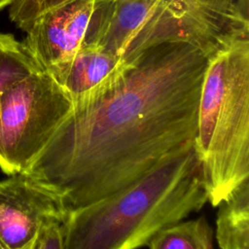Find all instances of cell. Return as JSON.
<instances>
[{
    "mask_svg": "<svg viewBox=\"0 0 249 249\" xmlns=\"http://www.w3.org/2000/svg\"><path fill=\"white\" fill-rule=\"evenodd\" d=\"M0 249H2V248H1V246H0Z\"/></svg>",
    "mask_w": 249,
    "mask_h": 249,
    "instance_id": "2e32d148",
    "label": "cell"
},
{
    "mask_svg": "<svg viewBox=\"0 0 249 249\" xmlns=\"http://www.w3.org/2000/svg\"><path fill=\"white\" fill-rule=\"evenodd\" d=\"M95 0H69L38 17L23 45L40 68L61 87L80 50Z\"/></svg>",
    "mask_w": 249,
    "mask_h": 249,
    "instance_id": "52a82bcc",
    "label": "cell"
},
{
    "mask_svg": "<svg viewBox=\"0 0 249 249\" xmlns=\"http://www.w3.org/2000/svg\"><path fill=\"white\" fill-rule=\"evenodd\" d=\"M36 249H63L61 223L51 222L44 227Z\"/></svg>",
    "mask_w": 249,
    "mask_h": 249,
    "instance_id": "5bb4252c",
    "label": "cell"
},
{
    "mask_svg": "<svg viewBox=\"0 0 249 249\" xmlns=\"http://www.w3.org/2000/svg\"><path fill=\"white\" fill-rule=\"evenodd\" d=\"M164 9L179 40L209 60L249 39V0H164Z\"/></svg>",
    "mask_w": 249,
    "mask_h": 249,
    "instance_id": "8992f818",
    "label": "cell"
},
{
    "mask_svg": "<svg viewBox=\"0 0 249 249\" xmlns=\"http://www.w3.org/2000/svg\"><path fill=\"white\" fill-rule=\"evenodd\" d=\"M216 238L221 249H249V179L219 205Z\"/></svg>",
    "mask_w": 249,
    "mask_h": 249,
    "instance_id": "30bf717a",
    "label": "cell"
},
{
    "mask_svg": "<svg viewBox=\"0 0 249 249\" xmlns=\"http://www.w3.org/2000/svg\"><path fill=\"white\" fill-rule=\"evenodd\" d=\"M209 58L185 42L154 45L74 105L23 171L68 210L116 193L195 139Z\"/></svg>",
    "mask_w": 249,
    "mask_h": 249,
    "instance_id": "6da1fadb",
    "label": "cell"
},
{
    "mask_svg": "<svg viewBox=\"0 0 249 249\" xmlns=\"http://www.w3.org/2000/svg\"><path fill=\"white\" fill-rule=\"evenodd\" d=\"M161 0H95L84 36L92 46L122 57Z\"/></svg>",
    "mask_w": 249,
    "mask_h": 249,
    "instance_id": "ba28073f",
    "label": "cell"
},
{
    "mask_svg": "<svg viewBox=\"0 0 249 249\" xmlns=\"http://www.w3.org/2000/svg\"><path fill=\"white\" fill-rule=\"evenodd\" d=\"M72 109L65 89L43 70L9 85L0 102L1 171H25Z\"/></svg>",
    "mask_w": 249,
    "mask_h": 249,
    "instance_id": "277c9868",
    "label": "cell"
},
{
    "mask_svg": "<svg viewBox=\"0 0 249 249\" xmlns=\"http://www.w3.org/2000/svg\"><path fill=\"white\" fill-rule=\"evenodd\" d=\"M39 70L42 69L22 42L13 34L0 32V102L9 85Z\"/></svg>",
    "mask_w": 249,
    "mask_h": 249,
    "instance_id": "7c38bea8",
    "label": "cell"
},
{
    "mask_svg": "<svg viewBox=\"0 0 249 249\" xmlns=\"http://www.w3.org/2000/svg\"><path fill=\"white\" fill-rule=\"evenodd\" d=\"M207 201L193 139L122 190L68 210L61 223L63 249H138Z\"/></svg>",
    "mask_w": 249,
    "mask_h": 249,
    "instance_id": "7a4b0ae2",
    "label": "cell"
},
{
    "mask_svg": "<svg viewBox=\"0 0 249 249\" xmlns=\"http://www.w3.org/2000/svg\"><path fill=\"white\" fill-rule=\"evenodd\" d=\"M213 231L206 218L178 222L168 226L149 241V249H213Z\"/></svg>",
    "mask_w": 249,
    "mask_h": 249,
    "instance_id": "8fae6325",
    "label": "cell"
},
{
    "mask_svg": "<svg viewBox=\"0 0 249 249\" xmlns=\"http://www.w3.org/2000/svg\"><path fill=\"white\" fill-rule=\"evenodd\" d=\"M195 145L208 201L218 206L249 179V39L209 60Z\"/></svg>",
    "mask_w": 249,
    "mask_h": 249,
    "instance_id": "3957f363",
    "label": "cell"
},
{
    "mask_svg": "<svg viewBox=\"0 0 249 249\" xmlns=\"http://www.w3.org/2000/svg\"><path fill=\"white\" fill-rule=\"evenodd\" d=\"M122 61L92 46L82 45L63 82L73 106L85 102L100 91L121 69Z\"/></svg>",
    "mask_w": 249,
    "mask_h": 249,
    "instance_id": "9c48e42d",
    "label": "cell"
},
{
    "mask_svg": "<svg viewBox=\"0 0 249 249\" xmlns=\"http://www.w3.org/2000/svg\"><path fill=\"white\" fill-rule=\"evenodd\" d=\"M15 1L16 0H0V11L6 8L7 6H10L11 4H13Z\"/></svg>",
    "mask_w": 249,
    "mask_h": 249,
    "instance_id": "9a60e30c",
    "label": "cell"
},
{
    "mask_svg": "<svg viewBox=\"0 0 249 249\" xmlns=\"http://www.w3.org/2000/svg\"><path fill=\"white\" fill-rule=\"evenodd\" d=\"M66 214L59 197L25 172L0 180L2 249H36L44 227Z\"/></svg>",
    "mask_w": 249,
    "mask_h": 249,
    "instance_id": "5b68a950",
    "label": "cell"
},
{
    "mask_svg": "<svg viewBox=\"0 0 249 249\" xmlns=\"http://www.w3.org/2000/svg\"><path fill=\"white\" fill-rule=\"evenodd\" d=\"M67 1L69 0H16L10 5L9 17L18 28L26 31L42 14Z\"/></svg>",
    "mask_w": 249,
    "mask_h": 249,
    "instance_id": "4fadbf2b",
    "label": "cell"
}]
</instances>
